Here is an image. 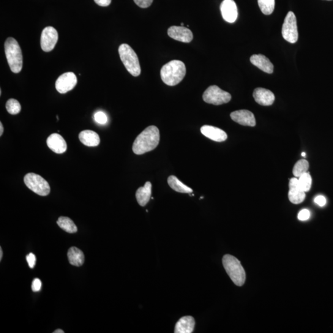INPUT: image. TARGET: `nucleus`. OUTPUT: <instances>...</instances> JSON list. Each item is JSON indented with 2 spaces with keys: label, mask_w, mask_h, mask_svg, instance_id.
I'll list each match as a JSON object with an SVG mask.
<instances>
[{
  "label": "nucleus",
  "mask_w": 333,
  "mask_h": 333,
  "mask_svg": "<svg viewBox=\"0 0 333 333\" xmlns=\"http://www.w3.org/2000/svg\"><path fill=\"white\" fill-rule=\"evenodd\" d=\"M159 141V130L157 127L152 125L147 127L136 138L133 144V151L137 155L146 153L156 148Z\"/></svg>",
  "instance_id": "obj_1"
},
{
  "label": "nucleus",
  "mask_w": 333,
  "mask_h": 333,
  "mask_svg": "<svg viewBox=\"0 0 333 333\" xmlns=\"http://www.w3.org/2000/svg\"><path fill=\"white\" fill-rule=\"evenodd\" d=\"M185 64L179 60L169 62L160 70V77L163 83L169 86H175L181 82L186 75Z\"/></svg>",
  "instance_id": "obj_2"
},
{
  "label": "nucleus",
  "mask_w": 333,
  "mask_h": 333,
  "mask_svg": "<svg viewBox=\"0 0 333 333\" xmlns=\"http://www.w3.org/2000/svg\"><path fill=\"white\" fill-rule=\"evenodd\" d=\"M5 51L11 70L15 73L23 69V54L20 45L14 38L10 37L5 43Z\"/></svg>",
  "instance_id": "obj_3"
},
{
  "label": "nucleus",
  "mask_w": 333,
  "mask_h": 333,
  "mask_svg": "<svg viewBox=\"0 0 333 333\" xmlns=\"http://www.w3.org/2000/svg\"><path fill=\"white\" fill-rule=\"evenodd\" d=\"M223 267L229 277L237 286H242L245 281V273L241 263L235 257L231 255L223 256Z\"/></svg>",
  "instance_id": "obj_4"
},
{
  "label": "nucleus",
  "mask_w": 333,
  "mask_h": 333,
  "mask_svg": "<svg viewBox=\"0 0 333 333\" xmlns=\"http://www.w3.org/2000/svg\"><path fill=\"white\" fill-rule=\"evenodd\" d=\"M120 58L128 72L134 77L141 73V67L137 54L128 44H122L119 48Z\"/></svg>",
  "instance_id": "obj_5"
},
{
  "label": "nucleus",
  "mask_w": 333,
  "mask_h": 333,
  "mask_svg": "<svg viewBox=\"0 0 333 333\" xmlns=\"http://www.w3.org/2000/svg\"><path fill=\"white\" fill-rule=\"evenodd\" d=\"M27 188L40 196H47L50 193V187L42 177L34 173L26 175L24 179Z\"/></svg>",
  "instance_id": "obj_6"
},
{
  "label": "nucleus",
  "mask_w": 333,
  "mask_h": 333,
  "mask_svg": "<svg viewBox=\"0 0 333 333\" xmlns=\"http://www.w3.org/2000/svg\"><path fill=\"white\" fill-rule=\"evenodd\" d=\"M203 98L206 103L217 106L230 102L231 96L218 86H212L204 92Z\"/></svg>",
  "instance_id": "obj_7"
},
{
  "label": "nucleus",
  "mask_w": 333,
  "mask_h": 333,
  "mask_svg": "<svg viewBox=\"0 0 333 333\" xmlns=\"http://www.w3.org/2000/svg\"><path fill=\"white\" fill-rule=\"evenodd\" d=\"M284 39L291 43H295L298 40L297 20L293 12H289L286 15L282 27Z\"/></svg>",
  "instance_id": "obj_8"
},
{
  "label": "nucleus",
  "mask_w": 333,
  "mask_h": 333,
  "mask_svg": "<svg viewBox=\"0 0 333 333\" xmlns=\"http://www.w3.org/2000/svg\"><path fill=\"white\" fill-rule=\"evenodd\" d=\"M58 40V33L53 27H46L41 35V48L45 52L53 50Z\"/></svg>",
  "instance_id": "obj_9"
},
{
  "label": "nucleus",
  "mask_w": 333,
  "mask_h": 333,
  "mask_svg": "<svg viewBox=\"0 0 333 333\" xmlns=\"http://www.w3.org/2000/svg\"><path fill=\"white\" fill-rule=\"evenodd\" d=\"M77 84V76L73 72L60 75L56 81V89L59 94H64L74 88Z\"/></svg>",
  "instance_id": "obj_10"
},
{
  "label": "nucleus",
  "mask_w": 333,
  "mask_h": 333,
  "mask_svg": "<svg viewBox=\"0 0 333 333\" xmlns=\"http://www.w3.org/2000/svg\"><path fill=\"white\" fill-rule=\"evenodd\" d=\"M169 36L172 39L183 43H190L193 39V35L189 29L184 26H172L168 31Z\"/></svg>",
  "instance_id": "obj_11"
},
{
  "label": "nucleus",
  "mask_w": 333,
  "mask_h": 333,
  "mask_svg": "<svg viewBox=\"0 0 333 333\" xmlns=\"http://www.w3.org/2000/svg\"><path fill=\"white\" fill-rule=\"evenodd\" d=\"M289 187L288 198L291 203L294 204L302 203L306 195L305 192L299 186V179L296 177L291 179L289 182Z\"/></svg>",
  "instance_id": "obj_12"
},
{
  "label": "nucleus",
  "mask_w": 333,
  "mask_h": 333,
  "mask_svg": "<svg viewBox=\"0 0 333 333\" xmlns=\"http://www.w3.org/2000/svg\"><path fill=\"white\" fill-rule=\"evenodd\" d=\"M220 11L223 20L227 23H233L236 21L238 13L233 0H223L220 5Z\"/></svg>",
  "instance_id": "obj_13"
},
{
  "label": "nucleus",
  "mask_w": 333,
  "mask_h": 333,
  "mask_svg": "<svg viewBox=\"0 0 333 333\" xmlns=\"http://www.w3.org/2000/svg\"><path fill=\"white\" fill-rule=\"evenodd\" d=\"M230 117L233 121L244 126L255 127L256 121L255 115L248 110H239L233 112Z\"/></svg>",
  "instance_id": "obj_14"
},
{
  "label": "nucleus",
  "mask_w": 333,
  "mask_h": 333,
  "mask_svg": "<svg viewBox=\"0 0 333 333\" xmlns=\"http://www.w3.org/2000/svg\"><path fill=\"white\" fill-rule=\"evenodd\" d=\"M46 143L49 148L57 154L64 153L67 149L66 142L58 133H53L49 136Z\"/></svg>",
  "instance_id": "obj_15"
},
{
  "label": "nucleus",
  "mask_w": 333,
  "mask_h": 333,
  "mask_svg": "<svg viewBox=\"0 0 333 333\" xmlns=\"http://www.w3.org/2000/svg\"><path fill=\"white\" fill-rule=\"evenodd\" d=\"M201 132L207 138L216 142L224 141L228 137L224 131L211 125H204L201 128Z\"/></svg>",
  "instance_id": "obj_16"
},
{
  "label": "nucleus",
  "mask_w": 333,
  "mask_h": 333,
  "mask_svg": "<svg viewBox=\"0 0 333 333\" xmlns=\"http://www.w3.org/2000/svg\"><path fill=\"white\" fill-rule=\"evenodd\" d=\"M253 97L256 103L265 106H271L274 103L275 97L273 92L269 90L258 88L253 93Z\"/></svg>",
  "instance_id": "obj_17"
},
{
  "label": "nucleus",
  "mask_w": 333,
  "mask_h": 333,
  "mask_svg": "<svg viewBox=\"0 0 333 333\" xmlns=\"http://www.w3.org/2000/svg\"><path fill=\"white\" fill-rule=\"evenodd\" d=\"M250 61L251 63L264 71V72L272 73L274 72V65L263 54H254L251 57Z\"/></svg>",
  "instance_id": "obj_18"
},
{
  "label": "nucleus",
  "mask_w": 333,
  "mask_h": 333,
  "mask_svg": "<svg viewBox=\"0 0 333 333\" xmlns=\"http://www.w3.org/2000/svg\"><path fill=\"white\" fill-rule=\"evenodd\" d=\"M195 319L191 316H185L180 318L177 322L174 332L176 333H192L195 328Z\"/></svg>",
  "instance_id": "obj_19"
},
{
  "label": "nucleus",
  "mask_w": 333,
  "mask_h": 333,
  "mask_svg": "<svg viewBox=\"0 0 333 333\" xmlns=\"http://www.w3.org/2000/svg\"><path fill=\"white\" fill-rule=\"evenodd\" d=\"M152 194L151 183L147 182L144 187L139 188L136 192V198L141 206H145L150 200Z\"/></svg>",
  "instance_id": "obj_20"
},
{
  "label": "nucleus",
  "mask_w": 333,
  "mask_h": 333,
  "mask_svg": "<svg viewBox=\"0 0 333 333\" xmlns=\"http://www.w3.org/2000/svg\"><path fill=\"white\" fill-rule=\"evenodd\" d=\"M78 138L81 143L87 146H97L100 143L99 135L92 130L82 131L79 134Z\"/></svg>",
  "instance_id": "obj_21"
},
{
  "label": "nucleus",
  "mask_w": 333,
  "mask_h": 333,
  "mask_svg": "<svg viewBox=\"0 0 333 333\" xmlns=\"http://www.w3.org/2000/svg\"><path fill=\"white\" fill-rule=\"evenodd\" d=\"M68 259L72 266L80 267L84 263L85 256L82 251L76 247H70L67 253Z\"/></svg>",
  "instance_id": "obj_22"
},
{
  "label": "nucleus",
  "mask_w": 333,
  "mask_h": 333,
  "mask_svg": "<svg viewBox=\"0 0 333 333\" xmlns=\"http://www.w3.org/2000/svg\"><path fill=\"white\" fill-rule=\"evenodd\" d=\"M168 184L172 189L181 193H192L193 190L184 185L176 176H171L168 179Z\"/></svg>",
  "instance_id": "obj_23"
},
{
  "label": "nucleus",
  "mask_w": 333,
  "mask_h": 333,
  "mask_svg": "<svg viewBox=\"0 0 333 333\" xmlns=\"http://www.w3.org/2000/svg\"><path fill=\"white\" fill-rule=\"evenodd\" d=\"M60 228L69 233H74L77 231V226L75 225L73 221L69 217H60L57 221Z\"/></svg>",
  "instance_id": "obj_24"
},
{
  "label": "nucleus",
  "mask_w": 333,
  "mask_h": 333,
  "mask_svg": "<svg viewBox=\"0 0 333 333\" xmlns=\"http://www.w3.org/2000/svg\"><path fill=\"white\" fill-rule=\"evenodd\" d=\"M308 168H309V163L307 160L301 159L297 161L294 166L293 171L294 177L299 178L302 175L307 173Z\"/></svg>",
  "instance_id": "obj_25"
},
{
  "label": "nucleus",
  "mask_w": 333,
  "mask_h": 333,
  "mask_svg": "<svg viewBox=\"0 0 333 333\" xmlns=\"http://www.w3.org/2000/svg\"><path fill=\"white\" fill-rule=\"evenodd\" d=\"M261 12L266 15H272L275 9V0H258Z\"/></svg>",
  "instance_id": "obj_26"
},
{
  "label": "nucleus",
  "mask_w": 333,
  "mask_h": 333,
  "mask_svg": "<svg viewBox=\"0 0 333 333\" xmlns=\"http://www.w3.org/2000/svg\"><path fill=\"white\" fill-rule=\"evenodd\" d=\"M312 179L309 173H305L299 178V184L301 189L305 193L309 192L312 187Z\"/></svg>",
  "instance_id": "obj_27"
},
{
  "label": "nucleus",
  "mask_w": 333,
  "mask_h": 333,
  "mask_svg": "<svg viewBox=\"0 0 333 333\" xmlns=\"http://www.w3.org/2000/svg\"><path fill=\"white\" fill-rule=\"evenodd\" d=\"M7 110L10 114L16 115L20 113L21 106L18 100L15 99H10L8 101L6 105Z\"/></svg>",
  "instance_id": "obj_28"
},
{
  "label": "nucleus",
  "mask_w": 333,
  "mask_h": 333,
  "mask_svg": "<svg viewBox=\"0 0 333 333\" xmlns=\"http://www.w3.org/2000/svg\"><path fill=\"white\" fill-rule=\"evenodd\" d=\"M95 121L98 124L101 125H105L108 122V117L105 113L102 111H98L94 115Z\"/></svg>",
  "instance_id": "obj_29"
},
{
  "label": "nucleus",
  "mask_w": 333,
  "mask_h": 333,
  "mask_svg": "<svg viewBox=\"0 0 333 333\" xmlns=\"http://www.w3.org/2000/svg\"><path fill=\"white\" fill-rule=\"evenodd\" d=\"M136 5L141 8H146L151 6L153 0H133Z\"/></svg>",
  "instance_id": "obj_30"
},
{
  "label": "nucleus",
  "mask_w": 333,
  "mask_h": 333,
  "mask_svg": "<svg viewBox=\"0 0 333 333\" xmlns=\"http://www.w3.org/2000/svg\"><path fill=\"white\" fill-rule=\"evenodd\" d=\"M310 217V212L308 209H302L300 211L298 214V219L301 221H305L309 219Z\"/></svg>",
  "instance_id": "obj_31"
},
{
  "label": "nucleus",
  "mask_w": 333,
  "mask_h": 333,
  "mask_svg": "<svg viewBox=\"0 0 333 333\" xmlns=\"http://www.w3.org/2000/svg\"><path fill=\"white\" fill-rule=\"evenodd\" d=\"M26 260L29 264L30 268H34L35 264H36V257L33 253H30L26 256Z\"/></svg>",
  "instance_id": "obj_32"
},
{
  "label": "nucleus",
  "mask_w": 333,
  "mask_h": 333,
  "mask_svg": "<svg viewBox=\"0 0 333 333\" xmlns=\"http://www.w3.org/2000/svg\"><path fill=\"white\" fill-rule=\"evenodd\" d=\"M42 283L39 278H35L32 282V289L34 292L39 291L42 288Z\"/></svg>",
  "instance_id": "obj_33"
},
{
  "label": "nucleus",
  "mask_w": 333,
  "mask_h": 333,
  "mask_svg": "<svg viewBox=\"0 0 333 333\" xmlns=\"http://www.w3.org/2000/svg\"><path fill=\"white\" fill-rule=\"evenodd\" d=\"M315 203L319 206L323 207L326 205V199L323 196H318L314 199Z\"/></svg>",
  "instance_id": "obj_34"
},
{
  "label": "nucleus",
  "mask_w": 333,
  "mask_h": 333,
  "mask_svg": "<svg viewBox=\"0 0 333 333\" xmlns=\"http://www.w3.org/2000/svg\"><path fill=\"white\" fill-rule=\"evenodd\" d=\"M94 1L99 6L106 7L111 4L112 0H94Z\"/></svg>",
  "instance_id": "obj_35"
},
{
  "label": "nucleus",
  "mask_w": 333,
  "mask_h": 333,
  "mask_svg": "<svg viewBox=\"0 0 333 333\" xmlns=\"http://www.w3.org/2000/svg\"><path fill=\"white\" fill-rule=\"evenodd\" d=\"M4 126H3L2 123H0V136H2L3 133H4Z\"/></svg>",
  "instance_id": "obj_36"
},
{
  "label": "nucleus",
  "mask_w": 333,
  "mask_h": 333,
  "mask_svg": "<svg viewBox=\"0 0 333 333\" xmlns=\"http://www.w3.org/2000/svg\"><path fill=\"white\" fill-rule=\"evenodd\" d=\"M53 332L54 333H64V331H63V330H62L61 329H56V331H54Z\"/></svg>",
  "instance_id": "obj_37"
},
{
  "label": "nucleus",
  "mask_w": 333,
  "mask_h": 333,
  "mask_svg": "<svg viewBox=\"0 0 333 333\" xmlns=\"http://www.w3.org/2000/svg\"><path fill=\"white\" fill-rule=\"evenodd\" d=\"M3 258V250L2 248L0 247V261L2 260Z\"/></svg>",
  "instance_id": "obj_38"
},
{
  "label": "nucleus",
  "mask_w": 333,
  "mask_h": 333,
  "mask_svg": "<svg viewBox=\"0 0 333 333\" xmlns=\"http://www.w3.org/2000/svg\"><path fill=\"white\" fill-rule=\"evenodd\" d=\"M301 155H302V157L306 156V153H305V152H302Z\"/></svg>",
  "instance_id": "obj_39"
},
{
  "label": "nucleus",
  "mask_w": 333,
  "mask_h": 333,
  "mask_svg": "<svg viewBox=\"0 0 333 333\" xmlns=\"http://www.w3.org/2000/svg\"><path fill=\"white\" fill-rule=\"evenodd\" d=\"M184 23H182V24H181V26H184Z\"/></svg>",
  "instance_id": "obj_40"
}]
</instances>
